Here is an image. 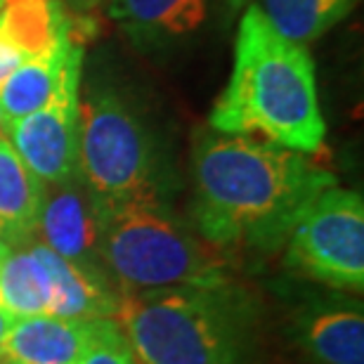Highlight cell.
Segmentation results:
<instances>
[{
    "mask_svg": "<svg viewBox=\"0 0 364 364\" xmlns=\"http://www.w3.org/2000/svg\"><path fill=\"white\" fill-rule=\"evenodd\" d=\"M333 185V173L310 154L213 128L196 135L194 218L213 246L274 249Z\"/></svg>",
    "mask_w": 364,
    "mask_h": 364,
    "instance_id": "cell-1",
    "label": "cell"
},
{
    "mask_svg": "<svg viewBox=\"0 0 364 364\" xmlns=\"http://www.w3.org/2000/svg\"><path fill=\"white\" fill-rule=\"evenodd\" d=\"M218 133L251 135L315 154L324 142L315 62L305 46L287 41L251 5L239 21L230 81L210 109Z\"/></svg>",
    "mask_w": 364,
    "mask_h": 364,
    "instance_id": "cell-2",
    "label": "cell"
},
{
    "mask_svg": "<svg viewBox=\"0 0 364 364\" xmlns=\"http://www.w3.org/2000/svg\"><path fill=\"white\" fill-rule=\"evenodd\" d=\"M100 256L121 291L225 287V263L203 249L159 192L97 201Z\"/></svg>",
    "mask_w": 364,
    "mask_h": 364,
    "instance_id": "cell-3",
    "label": "cell"
},
{
    "mask_svg": "<svg viewBox=\"0 0 364 364\" xmlns=\"http://www.w3.org/2000/svg\"><path fill=\"white\" fill-rule=\"evenodd\" d=\"M114 322L137 364H242V319L225 287L121 291Z\"/></svg>",
    "mask_w": 364,
    "mask_h": 364,
    "instance_id": "cell-4",
    "label": "cell"
},
{
    "mask_svg": "<svg viewBox=\"0 0 364 364\" xmlns=\"http://www.w3.org/2000/svg\"><path fill=\"white\" fill-rule=\"evenodd\" d=\"M78 176L97 201L159 192L151 137L116 90L78 100Z\"/></svg>",
    "mask_w": 364,
    "mask_h": 364,
    "instance_id": "cell-5",
    "label": "cell"
},
{
    "mask_svg": "<svg viewBox=\"0 0 364 364\" xmlns=\"http://www.w3.org/2000/svg\"><path fill=\"white\" fill-rule=\"evenodd\" d=\"M287 263L336 289L364 287V201L336 185L324 189L296 220Z\"/></svg>",
    "mask_w": 364,
    "mask_h": 364,
    "instance_id": "cell-6",
    "label": "cell"
},
{
    "mask_svg": "<svg viewBox=\"0 0 364 364\" xmlns=\"http://www.w3.org/2000/svg\"><path fill=\"white\" fill-rule=\"evenodd\" d=\"M83 46L71 48L53 100L24 119L10 121L3 133L26 168L43 185H60L78 173V83Z\"/></svg>",
    "mask_w": 364,
    "mask_h": 364,
    "instance_id": "cell-7",
    "label": "cell"
},
{
    "mask_svg": "<svg viewBox=\"0 0 364 364\" xmlns=\"http://www.w3.org/2000/svg\"><path fill=\"white\" fill-rule=\"evenodd\" d=\"M33 239L83 270L107 274L100 256L97 199L78 173L60 185H46V199Z\"/></svg>",
    "mask_w": 364,
    "mask_h": 364,
    "instance_id": "cell-8",
    "label": "cell"
},
{
    "mask_svg": "<svg viewBox=\"0 0 364 364\" xmlns=\"http://www.w3.org/2000/svg\"><path fill=\"white\" fill-rule=\"evenodd\" d=\"M107 319L19 317L5 333L0 358L14 364H78Z\"/></svg>",
    "mask_w": 364,
    "mask_h": 364,
    "instance_id": "cell-9",
    "label": "cell"
},
{
    "mask_svg": "<svg viewBox=\"0 0 364 364\" xmlns=\"http://www.w3.org/2000/svg\"><path fill=\"white\" fill-rule=\"evenodd\" d=\"M210 0H112L109 17L142 50L182 46L203 28Z\"/></svg>",
    "mask_w": 364,
    "mask_h": 364,
    "instance_id": "cell-10",
    "label": "cell"
},
{
    "mask_svg": "<svg viewBox=\"0 0 364 364\" xmlns=\"http://www.w3.org/2000/svg\"><path fill=\"white\" fill-rule=\"evenodd\" d=\"M46 185L26 168L12 142L0 133V237L21 246L36 237Z\"/></svg>",
    "mask_w": 364,
    "mask_h": 364,
    "instance_id": "cell-11",
    "label": "cell"
},
{
    "mask_svg": "<svg viewBox=\"0 0 364 364\" xmlns=\"http://www.w3.org/2000/svg\"><path fill=\"white\" fill-rule=\"evenodd\" d=\"M76 43L78 41L71 38L69 26V33H64L53 48L28 57L5 78V83L0 85V112H3L5 123L24 119L53 100V95L60 88L67 57Z\"/></svg>",
    "mask_w": 364,
    "mask_h": 364,
    "instance_id": "cell-12",
    "label": "cell"
},
{
    "mask_svg": "<svg viewBox=\"0 0 364 364\" xmlns=\"http://www.w3.org/2000/svg\"><path fill=\"white\" fill-rule=\"evenodd\" d=\"M0 310L12 319L53 315V289L36 239L17 246L0 263Z\"/></svg>",
    "mask_w": 364,
    "mask_h": 364,
    "instance_id": "cell-13",
    "label": "cell"
},
{
    "mask_svg": "<svg viewBox=\"0 0 364 364\" xmlns=\"http://www.w3.org/2000/svg\"><path fill=\"white\" fill-rule=\"evenodd\" d=\"M301 343L322 364H364L360 308H322L301 322Z\"/></svg>",
    "mask_w": 364,
    "mask_h": 364,
    "instance_id": "cell-14",
    "label": "cell"
},
{
    "mask_svg": "<svg viewBox=\"0 0 364 364\" xmlns=\"http://www.w3.org/2000/svg\"><path fill=\"white\" fill-rule=\"evenodd\" d=\"M69 26L71 14L60 0H5L0 7V31L24 60L53 48Z\"/></svg>",
    "mask_w": 364,
    "mask_h": 364,
    "instance_id": "cell-15",
    "label": "cell"
},
{
    "mask_svg": "<svg viewBox=\"0 0 364 364\" xmlns=\"http://www.w3.org/2000/svg\"><path fill=\"white\" fill-rule=\"evenodd\" d=\"M355 5L358 0H258L256 7L279 36L308 46L343 21Z\"/></svg>",
    "mask_w": 364,
    "mask_h": 364,
    "instance_id": "cell-16",
    "label": "cell"
},
{
    "mask_svg": "<svg viewBox=\"0 0 364 364\" xmlns=\"http://www.w3.org/2000/svg\"><path fill=\"white\" fill-rule=\"evenodd\" d=\"M78 364H137V362L126 336H123L121 326L114 319H107L100 336L95 338V343L85 350Z\"/></svg>",
    "mask_w": 364,
    "mask_h": 364,
    "instance_id": "cell-17",
    "label": "cell"
},
{
    "mask_svg": "<svg viewBox=\"0 0 364 364\" xmlns=\"http://www.w3.org/2000/svg\"><path fill=\"white\" fill-rule=\"evenodd\" d=\"M21 62H24V57L19 55V50L5 38L3 31H0V85L5 83V78L10 76Z\"/></svg>",
    "mask_w": 364,
    "mask_h": 364,
    "instance_id": "cell-18",
    "label": "cell"
},
{
    "mask_svg": "<svg viewBox=\"0 0 364 364\" xmlns=\"http://www.w3.org/2000/svg\"><path fill=\"white\" fill-rule=\"evenodd\" d=\"M12 322L14 319L7 315L5 310H0V350H3V341H5V333H7V329L12 326Z\"/></svg>",
    "mask_w": 364,
    "mask_h": 364,
    "instance_id": "cell-19",
    "label": "cell"
},
{
    "mask_svg": "<svg viewBox=\"0 0 364 364\" xmlns=\"http://www.w3.org/2000/svg\"><path fill=\"white\" fill-rule=\"evenodd\" d=\"M10 251H12V246L7 244L3 237H0V263H3V260L7 258V253H10Z\"/></svg>",
    "mask_w": 364,
    "mask_h": 364,
    "instance_id": "cell-20",
    "label": "cell"
},
{
    "mask_svg": "<svg viewBox=\"0 0 364 364\" xmlns=\"http://www.w3.org/2000/svg\"><path fill=\"white\" fill-rule=\"evenodd\" d=\"M74 3V5H90L92 0H62V5H64V10H67V7Z\"/></svg>",
    "mask_w": 364,
    "mask_h": 364,
    "instance_id": "cell-21",
    "label": "cell"
},
{
    "mask_svg": "<svg viewBox=\"0 0 364 364\" xmlns=\"http://www.w3.org/2000/svg\"><path fill=\"white\" fill-rule=\"evenodd\" d=\"M3 126H5V119H3V112H0V133H3Z\"/></svg>",
    "mask_w": 364,
    "mask_h": 364,
    "instance_id": "cell-22",
    "label": "cell"
},
{
    "mask_svg": "<svg viewBox=\"0 0 364 364\" xmlns=\"http://www.w3.org/2000/svg\"><path fill=\"white\" fill-rule=\"evenodd\" d=\"M0 364H14L12 360H5V358H0Z\"/></svg>",
    "mask_w": 364,
    "mask_h": 364,
    "instance_id": "cell-23",
    "label": "cell"
},
{
    "mask_svg": "<svg viewBox=\"0 0 364 364\" xmlns=\"http://www.w3.org/2000/svg\"><path fill=\"white\" fill-rule=\"evenodd\" d=\"M3 3H5V0H0V7H3Z\"/></svg>",
    "mask_w": 364,
    "mask_h": 364,
    "instance_id": "cell-24",
    "label": "cell"
}]
</instances>
